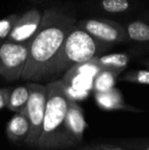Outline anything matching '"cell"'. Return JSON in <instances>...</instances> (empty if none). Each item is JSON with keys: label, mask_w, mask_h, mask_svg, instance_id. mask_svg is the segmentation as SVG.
<instances>
[{"label": "cell", "mask_w": 149, "mask_h": 150, "mask_svg": "<svg viewBox=\"0 0 149 150\" xmlns=\"http://www.w3.org/2000/svg\"><path fill=\"white\" fill-rule=\"evenodd\" d=\"M77 24L76 18L57 8L43 10L39 30L32 39L22 79L40 82L56 58L64 40Z\"/></svg>", "instance_id": "cell-1"}, {"label": "cell", "mask_w": 149, "mask_h": 150, "mask_svg": "<svg viewBox=\"0 0 149 150\" xmlns=\"http://www.w3.org/2000/svg\"><path fill=\"white\" fill-rule=\"evenodd\" d=\"M46 87L45 115L36 147L43 150L70 147L66 120L71 99L64 91V83L62 80H55L46 84Z\"/></svg>", "instance_id": "cell-2"}, {"label": "cell", "mask_w": 149, "mask_h": 150, "mask_svg": "<svg viewBox=\"0 0 149 150\" xmlns=\"http://www.w3.org/2000/svg\"><path fill=\"white\" fill-rule=\"evenodd\" d=\"M109 47L110 45L98 41L76 24L64 40L56 58L48 69L44 80L56 77L59 74L66 73L74 65L101 55Z\"/></svg>", "instance_id": "cell-3"}, {"label": "cell", "mask_w": 149, "mask_h": 150, "mask_svg": "<svg viewBox=\"0 0 149 150\" xmlns=\"http://www.w3.org/2000/svg\"><path fill=\"white\" fill-rule=\"evenodd\" d=\"M29 99L26 106L27 117L29 120L28 137L25 143L31 147H36L39 137L42 133L44 115H45L46 100H47V87L38 83H29Z\"/></svg>", "instance_id": "cell-4"}, {"label": "cell", "mask_w": 149, "mask_h": 150, "mask_svg": "<svg viewBox=\"0 0 149 150\" xmlns=\"http://www.w3.org/2000/svg\"><path fill=\"white\" fill-rule=\"evenodd\" d=\"M31 43H16L5 40L0 45V77L13 82L22 78L28 61Z\"/></svg>", "instance_id": "cell-5"}, {"label": "cell", "mask_w": 149, "mask_h": 150, "mask_svg": "<svg viewBox=\"0 0 149 150\" xmlns=\"http://www.w3.org/2000/svg\"><path fill=\"white\" fill-rule=\"evenodd\" d=\"M77 26L88 32L98 41L110 46L129 42L125 26L114 21L91 18L80 21L77 23Z\"/></svg>", "instance_id": "cell-6"}, {"label": "cell", "mask_w": 149, "mask_h": 150, "mask_svg": "<svg viewBox=\"0 0 149 150\" xmlns=\"http://www.w3.org/2000/svg\"><path fill=\"white\" fill-rule=\"evenodd\" d=\"M42 16L43 11L38 8H31L23 14H20L6 40L16 43H31L40 28Z\"/></svg>", "instance_id": "cell-7"}, {"label": "cell", "mask_w": 149, "mask_h": 150, "mask_svg": "<svg viewBox=\"0 0 149 150\" xmlns=\"http://www.w3.org/2000/svg\"><path fill=\"white\" fill-rule=\"evenodd\" d=\"M66 133L72 146L77 145L83 139V135L87 128V122L84 117L83 109L76 101L71 100L66 113Z\"/></svg>", "instance_id": "cell-8"}, {"label": "cell", "mask_w": 149, "mask_h": 150, "mask_svg": "<svg viewBox=\"0 0 149 150\" xmlns=\"http://www.w3.org/2000/svg\"><path fill=\"white\" fill-rule=\"evenodd\" d=\"M95 100L98 106L104 110H131L135 112L143 111L126 104L121 92L115 88L107 92L95 93Z\"/></svg>", "instance_id": "cell-9"}, {"label": "cell", "mask_w": 149, "mask_h": 150, "mask_svg": "<svg viewBox=\"0 0 149 150\" xmlns=\"http://www.w3.org/2000/svg\"><path fill=\"white\" fill-rule=\"evenodd\" d=\"M29 120L27 117L26 111L23 112H16L11 117V120L7 122L6 126V134L9 140L13 142L26 140L29 134Z\"/></svg>", "instance_id": "cell-10"}, {"label": "cell", "mask_w": 149, "mask_h": 150, "mask_svg": "<svg viewBox=\"0 0 149 150\" xmlns=\"http://www.w3.org/2000/svg\"><path fill=\"white\" fill-rule=\"evenodd\" d=\"M95 62L99 65L101 69H109L121 74L128 67L131 56L128 53H108L101 54L94 57Z\"/></svg>", "instance_id": "cell-11"}, {"label": "cell", "mask_w": 149, "mask_h": 150, "mask_svg": "<svg viewBox=\"0 0 149 150\" xmlns=\"http://www.w3.org/2000/svg\"><path fill=\"white\" fill-rule=\"evenodd\" d=\"M129 42L149 43V24L143 21H133L125 26Z\"/></svg>", "instance_id": "cell-12"}, {"label": "cell", "mask_w": 149, "mask_h": 150, "mask_svg": "<svg viewBox=\"0 0 149 150\" xmlns=\"http://www.w3.org/2000/svg\"><path fill=\"white\" fill-rule=\"evenodd\" d=\"M29 99L28 86H18L10 91L7 107L13 112H23L26 111V106Z\"/></svg>", "instance_id": "cell-13"}, {"label": "cell", "mask_w": 149, "mask_h": 150, "mask_svg": "<svg viewBox=\"0 0 149 150\" xmlns=\"http://www.w3.org/2000/svg\"><path fill=\"white\" fill-rule=\"evenodd\" d=\"M61 80L64 82V84L72 86L76 89L89 91V92L91 90H93L94 78L84 75V74L76 73V71L68 69V71H66V74H64V78Z\"/></svg>", "instance_id": "cell-14"}, {"label": "cell", "mask_w": 149, "mask_h": 150, "mask_svg": "<svg viewBox=\"0 0 149 150\" xmlns=\"http://www.w3.org/2000/svg\"><path fill=\"white\" fill-rule=\"evenodd\" d=\"M119 74L109 69H101L100 73L94 78L93 90L95 93L107 92L114 88L117 83V78Z\"/></svg>", "instance_id": "cell-15"}, {"label": "cell", "mask_w": 149, "mask_h": 150, "mask_svg": "<svg viewBox=\"0 0 149 150\" xmlns=\"http://www.w3.org/2000/svg\"><path fill=\"white\" fill-rule=\"evenodd\" d=\"M99 5L101 10L112 14L124 13L132 7L130 0H100Z\"/></svg>", "instance_id": "cell-16"}, {"label": "cell", "mask_w": 149, "mask_h": 150, "mask_svg": "<svg viewBox=\"0 0 149 150\" xmlns=\"http://www.w3.org/2000/svg\"><path fill=\"white\" fill-rule=\"evenodd\" d=\"M70 69L73 71H76V73L87 75L92 78H95L96 76L100 73V71H101L99 65L95 62L94 58H92V59H90L88 61H85V62L79 63V64H77V65H74V67H71Z\"/></svg>", "instance_id": "cell-17"}, {"label": "cell", "mask_w": 149, "mask_h": 150, "mask_svg": "<svg viewBox=\"0 0 149 150\" xmlns=\"http://www.w3.org/2000/svg\"><path fill=\"white\" fill-rule=\"evenodd\" d=\"M121 81L129 83L149 85V69H138V71H128L121 78Z\"/></svg>", "instance_id": "cell-18"}, {"label": "cell", "mask_w": 149, "mask_h": 150, "mask_svg": "<svg viewBox=\"0 0 149 150\" xmlns=\"http://www.w3.org/2000/svg\"><path fill=\"white\" fill-rule=\"evenodd\" d=\"M18 16H20V14L12 13L0 20V41L1 42L5 41L7 39L8 35L10 34L12 28L16 25Z\"/></svg>", "instance_id": "cell-19"}, {"label": "cell", "mask_w": 149, "mask_h": 150, "mask_svg": "<svg viewBox=\"0 0 149 150\" xmlns=\"http://www.w3.org/2000/svg\"><path fill=\"white\" fill-rule=\"evenodd\" d=\"M64 91H66L68 98L73 101H76V102L86 99L89 96V93H90L89 91L76 89V88L72 87V86H70V85H66V84H64Z\"/></svg>", "instance_id": "cell-20"}, {"label": "cell", "mask_w": 149, "mask_h": 150, "mask_svg": "<svg viewBox=\"0 0 149 150\" xmlns=\"http://www.w3.org/2000/svg\"><path fill=\"white\" fill-rule=\"evenodd\" d=\"M10 91L11 90L9 88H1L0 89V109L7 106Z\"/></svg>", "instance_id": "cell-21"}, {"label": "cell", "mask_w": 149, "mask_h": 150, "mask_svg": "<svg viewBox=\"0 0 149 150\" xmlns=\"http://www.w3.org/2000/svg\"><path fill=\"white\" fill-rule=\"evenodd\" d=\"M93 149L95 150H127V149H124L121 148V147H117V146H112V145L109 144H99V145H96Z\"/></svg>", "instance_id": "cell-22"}, {"label": "cell", "mask_w": 149, "mask_h": 150, "mask_svg": "<svg viewBox=\"0 0 149 150\" xmlns=\"http://www.w3.org/2000/svg\"><path fill=\"white\" fill-rule=\"evenodd\" d=\"M142 63H143L145 67H147V69H149V58H146V59H144L142 61Z\"/></svg>", "instance_id": "cell-23"}, {"label": "cell", "mask_w": 149, "mask_h": 150, "mask_svg": "<svg viewBox=\"0 0 149 150\" xmlns=\"http://www.w3.org/2000/svg\"><path fill=\"white\" fill-rule=\"evenodd\" d=\"M145 150H149V145H148V146H146V148H145Z\"/></svg>", "instance_id": "cell-24"}, {"label": "cell", "mask_w": 149, "mask_h": 150, "mask_svg": "<svg viewBox=\"0 0 149 150\" xmlns=\"http://www.w3.org/2000/svg\"><path fill=\"white\" fill-rule=\"evenodd\" d=\"M3 42H4V41H3ZM1 44H2V42H1V41H0V45H1Z\"/></svg>", "instance_id": "cell-25"}, {"label": "cell", "mask_w": 149, "mask_h": 150, "mask_svg": "<svg viewBox=\"0 0 149 150\" xmlns=\"http://www.w3.org/2000/svg\"><path fill=\"white\" fill-rule=\"evenodd\" d=\"M91 150H95V149H91Z\"/></svg>", "instance_id": "cell-26"}]
</instances>
